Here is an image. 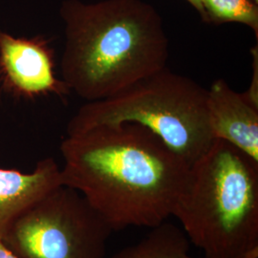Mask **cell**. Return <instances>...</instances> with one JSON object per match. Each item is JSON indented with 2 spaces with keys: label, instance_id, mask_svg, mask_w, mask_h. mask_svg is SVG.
<instances>
[{
  "label": "cell",
  "instance_id": "1",
  "mask_svg": "<svg viewBox=\"0 0 258 258\" xmlns=\"http://www.w3.org/2000/svg\"><path fill=\"white\" fill-rule=\"evenodd\" d=\"M60 153L62 184L82 194L113 231L166 222L189 175L181 157L133 122L67 135Z\"/></svg>",
  "mask_w": 258,
  "mask_h": 258
},
{
  "label": "cell",
  "instance_id": "2",
  "mask_svg": "<svg viewBox=\"0 0 258 258\" xmlns=\"http://www.w3.org/2000/svg\"><path fill=\"white\" fill-rule=\"evenodd\" d=\"M61 80L86 102L104 100L166 68L168 38L157 10L143 0H66Z\"/></svg>",
  "mask_w": 258,
  "mask_h": 258
},
{
  "label": "cell",
  "instance_id": "3",
  "mask_svg": "<svg viewBox=\"0 0 258 258\" xmlns=\"http://www.w3.org/2000/svg\"><path fill=\"white\" fill-rule=\"evenodd\" d=\"M205 258H258V161L214 139L172 211Z\"/></svg>",
  "mask_w": 258,
  "mask_h": 258
},
{
  "label": "cell",
  "instance_id": "4",
  "mask_svg": "<svg viewBox=\"0 0 258 258\" xmlns=\"http://www.w3.org/2000/svg\"><path fill=\"white\" fill-rule=\"evenodd\" d=\"M138 123L153 132L190 166L212 142L207 89L164 68L104 100L87 102L67 125V135L98 125Z\"/></svg>",
  "mask_w": 258,
  "mask_h": 258
},
{
  "label": "cell",
  "instance_id": "5",
  "mask_svg": "<svg viewBox=\"0 0 258 258\" xmlns=\"http://www.w3.org/2000/svg\"><path fill=\"white\" fill-rule=\"evenodd\" d=\"M112 231L82 194L60 184L21 212L2 241L19 258H104Z\"/></svg>",
  "mask_w": 258,
  "mask_h": 258
},
{
  "label": "cell",
  "instance_id": "6",
  "mask_svg": "<svg viewBox=\"0 0 258 258\" xmlns=\"http://www.w3.org/2000/svg\"><path fill=\"white\" fill-rule=\"evenodd\" d=\"M55 53L41 36L15 37L0 30V89L18 99L50 95L63 98L69 88L55 71Z\"/></svg>",
  "mask_w": 258,
  "mask_h": 258
},
{
  "label": "cell",
  "instance_id": "7",
  "mask_svg": "<svg viewBox=\"0 0 258 258\" xmlns=\"http://www.w3.org/2000/svg\"><path fill=\"white\" fill-rule=\"evenodd\" d=\"M207 111L213 139L226 141L258 161V102L216 80L207 89Z\"/></svg>",
  "mask_w": 258,
  "mask_h": 258
},
{
  "label": "cell",
  "instance_id": "8",
  "mask_svg": "<svg viewBox=\"0 0 258 258\" xmlns=\"http://www.w3.org/2000/svg\"><path fill=\"white\" fill-rule=\"evenodd\" d=\"M60 184V167L51 157L29 173L0 167V240L21 212Z\"/></svg>",
  "mask_w": 258,
  "mask_h": 258
},
{
  "label": "cell",
  "instance_id": "9",
  "mask_svg": "<svg viewBox=\"0 0 258 258\" xmlns=\"http://www.w3.org/2000/svg\"><path fill=\"white\" fill-rule=\"evenodd\" d=\"M112 258L199 257L190 255L189 240L184 231L166 221L152 228L138 243L121 249Z\"/></svg>",
  "mask_w": 258,
  "mask_h": 258
},
{
  "label": "cell",
  "instance_id": "10",
  "mask_svg": "<svg viewBox=\"0 0 258 258\" xmlns=\"http://www.w3.org/2000/svg\"><path fill=\"white\" fill-rule=\"evenodd\" d=\"M203 21L213 24L235 22L250 28L258 37V2L254 0H200Z\"/></svg>",
  "mask_w": 258,
  "mask_h": 258
},
{
  "label": "cell",
  "instance_id": "11",
  "mask_svg": "<svg viewBox=\"0 0 258 258\" xmlns=\"http://www.w3.org/2000/svg\"><path fill=\"white\" fill-rule=\"evenodd\" d=\"M0 258H19L0 240Z\"/></svg>",
  "mask_w": 258,
  "mask_h": 258
},
{
  "label": "cell",
  "instance_id": "12",
  "mask_svg": "<svg viewBox=\"0 0 258 258\" xmlns=\"http://www.w3.org/2000/svg\"><path fill=\"white\" fill-rule=\"evenodd\" d=\"M194 9L196 10L198 12V14L200 15L201 19L203 20L204 19V10L202 7V4H201V1L200 0H186Z\"/></svg>",
  "mask_w": 258,
  "mask_h": 258
},
{
  "label": "cell",
  "instance_id": "13",
  "mask_svg": "<svg viewBox=\"0 0 258 258\" xmlns=\"http://www.w3.org/2000/svg\"><path fill=\"white\" fill-rule=\"evenodd\" d=\"M254 1H256V2H258V0H254Z\"/></svg>",
  "mask_w": 258,
  "mask_h": 258
}]
</instances>
